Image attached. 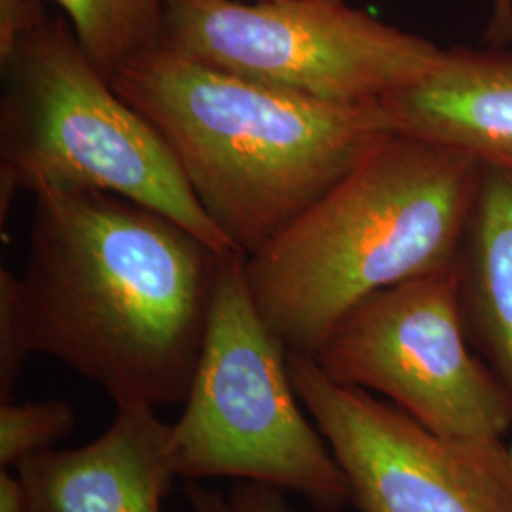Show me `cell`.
Returning a JSON list of instances; mask_svg holds the SVG:
<instances>
[{
    "label": "cell",
    "instance_id": "obj_17",
    "mask_svg": "<svg viewBox=\"0 0 512 512\" xmlns=\"http://www.w3.org/2000/svg\"><path fill=\"white\" fill-rule=\"evenodd\" d=\"M486 42L495 48H512V0H490Z\"/></svg>",
    "mask_w": 512,
    "mask_h": 512
},
{
    "label": "cell",
    "instance_id": "obj_16",
    "mask_svg": "<svg viewBox=\"0 0 512 512\" xmlns=\"http://www.w3.org/2000/svg\"><path fill=\"white\" fill-rule=\"evenodd\" d=\"M42 12H46L44 0H0V54L8 52Z\"/></svg>",
    "mask_w": 512,
    "mask_h": 512
},
{
    "label": "cell",
    "instance_id": "obj_20",
    "mask_svg": "<svg viewBox=\"0 0 512 512\" xmlns=\"http://www.w3.org/2000/svg\"><path fill=\"white\" fill-rule=\"evenodd\" d=\"M332 2H342V0H332Z\"/></svg>",
    "mask_w": 512,
    "mask_h": 512
},
{
    "label": "cell",
    "instance_id": "obj_3",
    "mask_svg": "<svg viewBox=\"0 0 512 512\" xmlns=\"http://www.w3.org/2000/svg\"><path fill=\"white\" fill-rule=\"evenodd\" d=\"M480 179L458 150L391 135L253 255L245 283L266 327L311 355L355 304L456 264Z\"/></svg>",
    "mask_w": 512,
    "mask_h": 512
},
{
    "label": "cell",
    "instance_id": "obj_9",
    "mask_svg": "<svg viewBox=\"0 0 512 512\" xmlns=\"http://www.w3.org/2000/svg\"><path fill=\"white\" fill-rule=\"evenodd\" d=\"M169 433L156 410L122 406L90 444L25 459L18 475L33 512H162L177 478Z\"/></svg>",
    "mask_w": 512,
    "mask_h": 512
},
{
    "label": "cell",
    "instance_id": "obj_11",
    "mask_svg": "<svg viewBox=\"0 0 512 512\" xmlns=\"http://www.w3.org/2000/svg\"><path fill=\"white\" fill-rule=\"evenodd\" d=\"M454 270L469 342L512 399V171L480 165Z\"/></svg>",
    "mask_w": 512,
    "mask_h": 512
},
{
    "label": "cell",
    "instance_id": "obj_13",
    "mask_svg": "<svg viewBox=\"0 0 512 512\" xmlns=\"http://www.w3.org/2000/svg\"><path fill=\"white\" fill-rule=\"evenodd\" d=\"M74 425L73 406L63 401L0 404V469H18L25 459L50 450Z\"/></svg>",
    "mask_w": 512,
    "mask_h": 512
},
{
    "label": "cell",
    "instance_id": "obj_18",
    "mask_svg": "<svg viewBox=\"0 0 512 512\" xmlns=\"http://www.w3.org/2000/svg\"><path fill=\"white\" fill-rule=\"evenodd\" d=\"M0 512H33L25 482L8 469H0Z\"/></svg>",
    "mask_w": 512,
    "mask_h": 512
},
{
    "label": "cell",
    "instance_id": "obj_2",
    "mask_svg": "<svg viewBox=\"0 0 512 512\" xmlns=\"http://www.w3.org/2000/svg\"><path fill=\"white\" fill-rule=\"evenodd\" d=\"M112 86L156 129L203 211L245 256L395 135L382 103L277 90L162 44L131 59Z\"/></svg>",
    "mask_w": 512,
    "mask_h": 512
},
{
    "label": "cell",
    "instance_id": "obj_19",
    "mask_svg": "<svg viewBox=\"0 0 512 512\" xmlns=\"http://www.w3.org/2000/svg\"><path fill=\"white\" fill-rule=\"evenodd\" d=\"M186 495H188L190 507L194 512H234L230 505V499L222 497L215 490H207L196 482H192L186 488Z\"/></svg>",
    "mask_w": 512,
    "mask_h": 512
},
{
    "label": "cell",
    "instance_id": "obj_7",
    "mask_svg": "<svg viewBox=\"0 0 512 512\" xmlns=\"http://www.w3.org/2000/svg\"><path fill=\"white\" fill-rule=\"evenodd\" d=\"M313 359L442 437L505 439L512 427L509 391L469 342L454 268L366 296Z\"/></svg>",
    "mask_w": 512,
    "mask_h": 512
},
{
    "label": "cell",
    "instance_id": "obj_1",
    "mask_svg": "<svg viewBox=\"0 0 512 512\" xmlns=\"http://www.w3.org/2000/svg\"><path fill=\"white\" fill-rule=\"evenodd\" d=\"M33 196L19 304L33 353L99 385L116 408L183 406L222 255L118 194L44 184Z\"/></svg>",
    "mask_w": 512,
    "mask_h": 512
},
{
    "label": "cell",
    "instance_id": "obj_4",
    "mask_svg": "<svg viewBox=\"0 0 512 512\" xmlns=\"http://www.w3.org/2000/svg\"><path fill=\"white\" fill-rule=\"evenodd\" d=\"M0 73L2 228L19 192L73 184L156 209L220 255L236 251L162 137L97 69L63 14L42 12L0 54Z\"/></svg>",
    "mask_w": 512,
    "mask_h": 512
},
{
    "label": "cell",
    "instance_id": "obj_14",
    "mask_svg": "<svg viewBox=\"0 0 512 512\" xmlns=\"http://www.w3.org/2000/svg\"><path fill=\"white\" fill-rule=\"evenodd\" d=\"M23 311L19 304V275L0 268V401L10 403L27 357L31 355Z\"/></svg>",
    "mask_w": 512,
    "mask_h": 512
},
{
    "label": "cell",
    "instance_id": "obj_8",
    "mask_svg": "<svg viewBox=\"0 0 512 512\" xmlns=\"http://www.w3.org/2000/svg\"><path fill=\"white\" fill-rule=\"evenodd\" d=\"M300 403L348 478L361 512H512V446L442 437L393 403L330 380L289 351Z\"/></svg>",
    "mask_w": 512,
    "mask_h": 512
},
{
    "label": "cell",
    "instance_id": "obj_6",
    "mask_svg": "<svg viewBox=\"0 0 512 512\" xmlns=\"http://www.w3.org/2000/svg\"><path fill=\"white\" fill-rule=\"evenodd\" d=\"M162 46L277 90L342 105L380 103L429 73L431 40L344 0H167Z\"/></svg>",
    "mask_w": 512,
    "mask_h": 512
},
{
    "label": "cell",
    "instance_id": "obj_10",
    "mask_svg": "<svg viewBox=\"0 0 512 512\" xmlns=\"http://www.w3.org/2000/svg\"><path fill=\"white\" fill-rule=\"evenodd\" d=\"M380 103L395 135L512 171V48L442 50L421 80Z\"/></svg>",
    "mask_w": 512,
    "mask_h": 512
},
{
    "label": "cell",
    "instance_id": "obj_5",
    "mask_svg": "<svg viewBox=\"0 0 512 512\" xmlns=\"http://www.w3.org/2000/svg\"><path fill=\"white\" fill-rule=\"evenodd\" d=\"M289 351L245 283V255H222L209 327L169 459L186 480L228 476L304 495L319 512L351 503L329 442L300 410Z\"/></svg>",
    "mask_w": 512,
    "mask_h": 512
},
{
    "label": "cell",
    "instance_id": "obj_15",
    "mask_svg": "<svg viewBox=\"0 0 512 512\" xmlns=\"http://www.w3.org/2000/svg\"><path fill=\"white\" fill-rule=\"evenodd\" d=\"M230 505L234 512H294L283 490L247 480H239L232 488Z\"/></svg>",
    "mask_w": 512,
    "mask_h": 512
},
{
    "label": "cell",
    "instance_id": "obj_12",
    "mask_svg": "<svg viewBox=\"0 0 512 512\" xmlns=\"http://www.w3.org/2000/svg\"><path fill=\"white\" fill-rule=\"evenodd\" d=\"M97 69L112 82L137 55L162 44L167 0H52Z\"/></svg>",
    "mask_w": 512,
    "mask_h": 512
}]
</instances>
